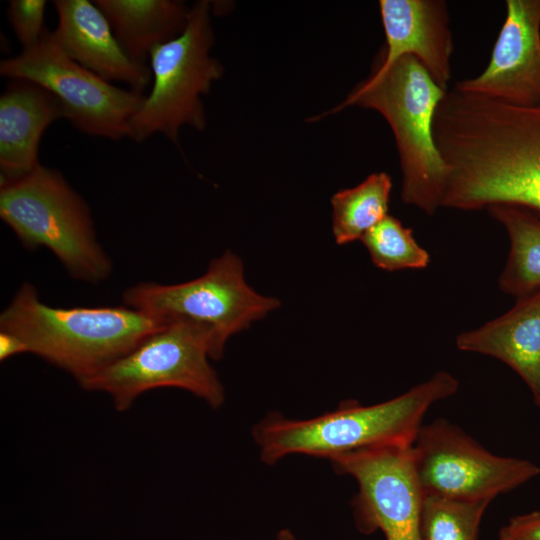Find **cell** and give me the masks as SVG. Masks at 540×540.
<instances>
[{"instance_id":"obj_1","label":"cell","mask_w":540,"mask_h":540,"mask_svg":"<svg viewBox=\"0 0 540 540\" xmlns=\"http://www.w3.org/2000/svg\"><path fill=\"white\" fill-rule=\"evenodd\" d=\"M433 136L448 168L441 207L507 204L540 218V105L507 104L454 87L437 106Z\"/></svg>"},{"instance_id":"obj_2","label":"cell","mask_w":540,"mask_h":540,"mask_svg":"<svg viewBox=\"0 0 540 540\" xmlns=\"http://www.w3.org/2000/svg\"><path fill=\"white\" fill-rule=\"evenodd\" d=\"M458 388L455 376L439 371L407 392L374 405L346 400L331 412L303 420L269 413L253 426L252 436L260 459L268 465L296 454L331 460L374 446H412L428 409Z\"/></svg>"},{"instance_id":"obj_3","label":"cell","mask_w":540,"mask_h":540,"mask_svg":"<svg viewBox=\"0 0 540 540\" xmlns=\"http://www.w3.org/2000/svg\"><path fill=\"white\" fill-rule=\"evenodd\" d=\"M163 323L125 305L61 308L45 304L23 283L0 314V331L80 385L135 348Z\"/></svg>"},{"instance_id":"obj_4","label":"cell","mask_w":540,"mask_h":540,"mask_svg":"<svg viewBox=\"0 0 540 540\" xmlns=\"http://www.w3.org/2000/svg\"><path fill=\"white\" fill-rule=\"evenodd\" d=\"M447 91L412 56L394 62L384 73L370 75L326 114L356 105L378 111L395 138L402 172L401 199L428 216L441 207L448 168L433 136V120Z\"/></svg>"},{"instance_id":"obj_5","label":"cell","mask_w":540,"mask_h":540,"mask_svg":"<svg viewBox=\"0 0 540 540\" xmlns=\"http://www.w3.org/2000/svg\"><path fill=\"white\" fill-rule=\"evenodd\" d=\"M0 217L22 245L49 249L74 279L97 284L112 272L98 243L91 212L63 175L36 167L0 187Z\"/></svg>"},{"instance_id":"obj_6","label":"cell","mask_w":540,"mask_h":540,"mask_svg":"<svg viewBox=\"0 0 540 540\" xmlns=\"http://www.w3.org/2000/svg\"><path fill=\"white\" fill-rule=\"evenodd\" d=\"M210 359L214 360L211 330L192 321L175 320L80 386L108 395L119 412L159 388L185 390L217 409L224 403L225 390Z\"/></svg>"},{"instance_id":"obj_7","label":"cell","mask_w":540,"mask_h":540,"mask_svg":"<svg viewBox=\"0 0 540 540\" xmlns=\"http://www.w3.org/2000/svg\"><path fill=\"white\" fill-rule=\"evenodd\" d=\"M209 1L190 9L184 31L156 46L149 56L152 87L129 124V138L143 142L161 133L178 145V133L188 125L199 131L206 126L201 95L221 78V63L209 55L214 42Z\"/></svg>"},{"instance_id":"obj_8","label":"cell","mask_w":540,"mask_h":540,"mask_svg":"<svg viewBox=\"0 0 540 540\" xmlns=\"http://www.w3.org/2000/svg\"><path fill=\"white\" fill-rule=\"evenodd\" d=\"M122 301L163 323L188 320L208 327L214 360L222 358L230 337L280 306L277 298L262 295L247 283L243 262L231 251L213 259L195 279L178 284L141 282L127 288Z\"/></svg>"},{"instance_id":"obj_9","label":"cell","mask_w":540,"mask_h":540,"mask_svg":"<svg viewBox=\"0 0 540 540\" xmlns=\"http://www.w3.org/2000/svg\"><path fill=\"white\" fill-rule=\"evenodd\" d=\"M0 74L34 82L60 102L64 118L90 136L129 137L131 118L145 95L113 85L69 58L45 30L34 47L0 62Z\"/></svg>"},{"instance_id":"obj_10","label":"cell","mask_w":540,"mask_h":540,"mask_svg":"<svg viewBox=\"0 0 540 540\" xmlns=\"http://www.w3.org/2000/svg\"><path fill=\"white\" fill-rule=\"evenodd\" d=\"M412 457L423 495L454 500L492 501L540 474L535 463L492 454L445 419L421 426Z\"/></svg>"},{"instance_id":"obj_11","label":"cell","mask_w":540,"mask_h":540,"mask_svg":"<svg viewBox=\"0 0 540 540\" xmlns=\"http://www.w3.org/2000/svg\"><path fill=\"white\" fill-rule=\"evenodd\" d=\"M333 469L358 484L352 500L359 531L380 530L386 540H421L424 495L412 446L383 445L359 449L330 460Z\"/></svg>"},{"instance_id":"obj_12","label":"cell","mask_w":540,"mask_h":540,"mask_svg":"<svg viewBox=\"0 0 540 540\" xmlns=\"http://www.w3.org/2000/svg\"><path fill=\"white\" fill-rule=\"evenodd\" d=\"M456 89L517 106L540 105V0H507L485 70Z\"/></svg>"},{"instance_id":"obj_13","label":"cell","mask_w":540,"mask_h":540,"mask_svg":"<svg viewBox=\"0 0 540 540\" xmlns=\"http://www.w3.org/2000/svg\"><path fill=\"white\" fill-rule=\"evenodd\" d=\"M386 45L370 75L384 73L404 56L416 58L442 89L451 79L454 43L443 0H380Z\"/></svg>"},{"instance_id":"obj_14","label":"cell","mask_w":540,"mask_h":540,"mask_svg":"<svg viewBox=\"0 0 540 540\" xmlns=\"http://www.w3.org/2000/svg\"><path fill=\"white\" fill-rule=\"evenodd\" d=\"M53 4L58 24L51 37L69 58L108 82H124L144 94L152 79L150 69L128 57L94 2L55 0Z\"/></svg>"},{"instance_id":"obj_15","label":"cell","mask_w":540,"mask_h":540,"mask_svg":"<svg viewBox=\"0 0 540 540\" xmlns=\"http://www.w3.org/2000/svg\"><path fill=\"white\" fill-rule=\"evenodd\" d=\"M455 343L461 351L491 356L508 365L540 408V286L517 297L503 315L460 333Z\"/></svg>"},{"instance_id":"obj_16","label":"cell","mask_w":540,"mask_h":540,"mask_svg":"<svg viewBox=\"0 0 540 540\" xmlns=\"http://www.w3.org/2000/svg\"><path fill=\"white\" fill-rule=\"evenodd\" d=\"M64 111L42 86L12 79L0 97L1 184L19 179L40 165L38 147L45 129Z\"/></svg>"},{"instance_id":"obj_17","label":"cell","mask_w":540,"mask_h":540,"mask_svg":"<svg viewBox=\"0 0 540 540\" xmlns=\"http://www.w3.org/2000/svg\"><path fill=\"white\" fill-rule=\"evenodd\" d=\"M128 57L149 68L153 48L178 37L189 9L173 0H95Z\"/></svg>"},{"instance_id":"obj_18","label":"cell","mask_w":540,"mask_h":540,"mask_svg":"<svg viewBox=\"0 0 540 540\" xmlns=\"http://www.w3.org/2000/svg\"><path fill=\"white\" fill-rule=\"evenodd\" d=\"M487 212L506 230L509 253L499 276L500 290L515 298L540 286V218L513 205L489 206Z\"/></svg>"},{"instance_id":"obj_19","label":"cell","mask_w":540,"mask_h":540,"mask_svg":"<svg viewBox=\"0 0 540 540\" xmlns=\"http://www.w3.org/2000/svg\"><path fill=\"white\" fill-rule=\"evenodd\" d=\"M392 180L385 172L370 174L353 188L331 197L332 233L338 245L361 238L388 214Z\"/></svg>"},{"instance_id":"obj_20","label":"cell","mask_w":540,"mask_h":540,"mask_svg":"<svg viewBox=\"0 0 540 540\" xmlns=\"http://www.w3.org/2000/svg\"><path fill=\"white\" fill-rule=\"evenodd\" d=\"M361 241L372 263L384 271L423 269L430 263L429 253L417 243L412 229L390 214L370 229Z\"/></svg>"},{"instance_id":"obj_21","label":"cell","mask_w":540,"mask_h":540,"mask_svg":"<svg viewBox=\"0 0 540 540\" xmlns=\"http://www.w3.org/2000/svg\"><path fill=\"white\" fill-rule=\"evenodd\" d=\"M490 502L424 496L421 540H477L480 522Z\"/></svg>"},{"instance_id":"obj_22","label":"cell","mask_w":540,"mask_h":540,"mask_svg":"<svg viewBox=\"0 0 540 540\" xmlns=\"http://www.w3.org/2000/svg\"><path fill=\"white\" fill-rule=\"evenodd\" d=\"M44 0H12L7 8L8 20L23 50L30 49L41 40L46 28Z\"/></svg>"},{"instance_id":"obj_23","label":"cell","mask_w":540,"mask_h":540,"mask_svg":"<svg viewBox=\"0 0 540 540\" xmlns=\"http://www.w3.org/2000/svg\"><path fill=\"white\" fill-rule=\"evenodd\" d=\"M506 527L517 540H540V510L512 517Z\"/></svg>"},{"instance_id":"obj_24","label":"cell","mask_w":540,"mask_h":540,"mask_svg":"<svg viewBox=\"0 0 540 540\" xmlns=\"http://www.w3.org/2000/svg\"><path fill=\"white\" fill-rule=\"evenodd\" d=\"M29 353L25 342L18 336L0 331V360L5 361L18 354Z\"/></svg>"},{"instance_id":"obj_25","label":"cell","mask_w":540,"mask_h":540,"mask_svg":"<svg viewBox=\"0 0 540 540\" xmlns=\"http://www.w3.org/2000/svg\"><path fill=\"white\" fill-rule=\"evenodd\" d=\"M275 540H296V538L289 529L284 528L277 533Z\"/></svg>"},{"instance_id":"obj_26","label":"cell","mask_w":540,"mask_h":540,"mask_svg":"<svg viewBox=\"0 0 540 540\" xmlns=\"http://www.w3.org/2000/svg\"><path fill=\"white\" fill-rule=\"evenodd\" d=\"M498 540H517V539L509 532V530L505 526L500 530Z\"/></svg>"}]
</instances>
